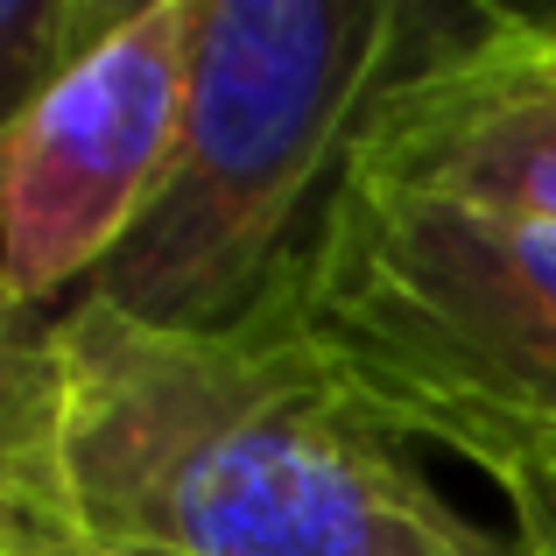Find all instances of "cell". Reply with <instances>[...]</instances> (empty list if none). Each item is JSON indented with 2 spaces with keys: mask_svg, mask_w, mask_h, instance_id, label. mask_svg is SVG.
<instances>
[{
  "mask_svg": "<svg viewBox=\"0 0 556 556\" xmlns=\"http://www.w3.org/2000/svg\"><path fill=\"white\" fill-rule=\"evenodd\" d=\"M303 317V254L240 325L71 296L8 331L0 543L92 556H529L437 493Z\"/></svg>",
  "mask_w": 556,
  "mask_h": 556,
  "instance_id": "obj_1",
  "label": "cell"
},
{
  "mask_svg": "<svg viewBox=\"0 0 556 556\" xmlns=\"http://www.w3.org/2000/svg\"><path fill=\"white\" fill-rule=\"evenodd\" d=\"M465 22L402 0H198L177 163L78 296L155 331L240 325L311 247L374 99Z\"/></svg>",
  "mask_w": 556,
  "mask_h": 556,
  "instance_id": "obj_2",
  "label": "cell"
},
{
  "mask_svg": "<svg viewBox=\"0 0 556 556\" xmlns=\"http://www.w3.org/2000/svg\"><path fill=\"white\" fill-rule=\"evenodd\" d=\"M303 317L416 444L486 479L556 451V226L339 169L303 247Z\"/></svg>",
  "mask_w": 556,
  "mask_h": 556,
  "instance_id": "obj_3",
  "label": "cell"
},
{
  "mask_svg": "<svg viewBox=\"0 0 556 556\" xmlns=\"http://www.w3.org/2000/svg\"><path fill=\"white\" fill-rule=\"evenodd\" d=\"M198 0H141L92 56L0 127V289L8 317L78 296L149 218L184 141Z\"/></svg>",
  "mask_w": 556,
  "mask_h": 556,
  "instance_id": "obj_4",
  "label": "cell"
},
{
  "mask_svg": "<svg viewBox=\"0 0 556 556\" xmlns=\"http://www.w3.org/2000/svg\"><path fill=\"white\" fill-rule=\"evenodd\" d=\"M345 169L556 226V14L472 8L458 36L374 99Z\"/></svg>",
  "mask_w": 556,
  "mask_h": 556,
  "instance_id": "obj_5",
  "label": "cell"
},
{
  "mask_svg": "<svg viewBox=\"0 0 556 556\" xmlns=\"http://www.w3.org/2000/svg\"><path fill=\"white\" fill-rule=\"evenodd\" d=\"M127 8L106 0H0V78H8V113H22L42 85H56L78 56H92Z\"/></svg>",
  "mask_w": 556,
  "mask_h": 556,
  "instance_id": "obj_6",
  "label": "cell"
},
{
  "mask_svg": "<svg viewBox=\"0 0 556 556\" xmlns=\"http://www.w3.org/2000/svg\"><path fill=\"white\" fill-rule=\"evenodd\" d=\"M507 501V515H515V535L529 556H556V451L535 465H521V472L493 479Z\"/></svg>",
  "mask_w": 556,
  "mask_h": 556,
  "instance_id": "obj_7",
  "label": "cell"
},
{
  "mask_svg": "<svg viewBox=\"0 0 556 556\" xmlns=\"http://www.w3.org/2000/svg\"><path fill=\"white\" fill-rule=\"evenodd\" d=\"M0 556H92V549H56V543H0Z\"/></svg>",
  "mask_w": 556,
  "mask_h": 556,
  "instance_id": "obj_8",
  "label": "cell"
}]
</instances>
